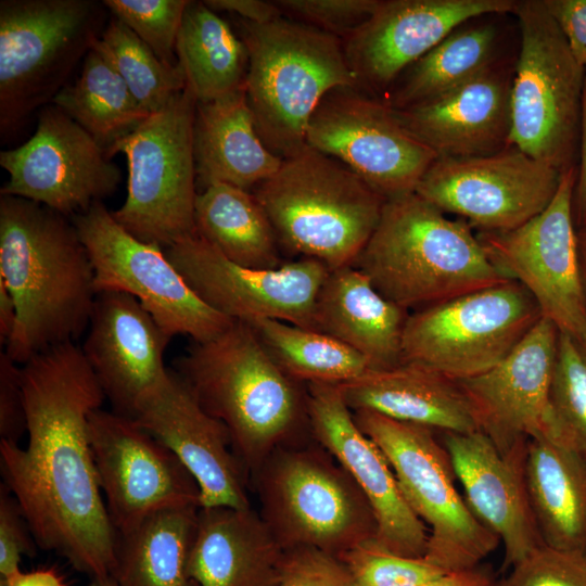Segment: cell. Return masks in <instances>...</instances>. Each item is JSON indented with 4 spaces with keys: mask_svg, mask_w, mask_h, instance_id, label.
<instances>
[{
    "mask_svg": "<svg viewBox=\"0 0 586 586\" xmlns=\"http://www.w3.org/2000/svg\"><path fill=\"white\" fill-rule=\"evenodd\" d=\"M27 443L0 440L4 485L37 546L92 578L111 575L117 533L99 486L89 418L105 395L81 347L52 346L22 365Z\"/></svg>",
    "mask_w": 586,
    "mask_h": 586,
    "instance_id": "obj_1",
    "label": "cell"
},
{
    "mask_svg": "<svg viewBox=\"0 0 586 586\" xmlns=\"http://www.w3.org/2000/svg\"><path fill=\"white\" fill-rule=\"evenodd\" d=\"M0 280L16 306L4 352L18 365L74 342L88 328L97 297L94 272L66 216L0 194Z\"/></svg>",
    "mask_w": 586,
    "mask_h": 586,
    "instance_id": "obj_2",
    "label": "cell"
},
{
    "mask_svg": "<svg viewBox=\"0 0 586 586\" xmlns=\"http://www.w3.org/2000/svg\"><path fill=\"white\" fill-rule=\"evenodd\" d=\"M175 371L201 406L229 431L251 475L278 448L311 438L306 385L286 375L245 322L193 341Z\"/></svg>",
    "mask_w": 586,
    "mask_h": 586,
    "instance_id": "obj_3",
    "label": "cell"
},
{
    "mask_svg": "<svg viewBox=\"0 0 586 586\" xmlns=\"http://www.w3.org/2000/svg\"><path fill=\"white\" fill-rule=\"evenodd\" d=\"M377 291L415 310L508 279L488 258L472 227L416 192L386 200L353 265Z\"/></svg>",
    "mask_w": 586,
    "mask_h": 586,
    "instance_id": "obj_4",
    "label": "cell"
},
{
    "mask_svg": "<svg viewBox=\"0 0 586 586\" xmlns=\"http://www.w3.org/2000/svg\"><path fill=\"white\" fill-rule=\"evenodd\" d=\"M253 194L280 247L329 270L355 264L386 201L342 162L308 144L284 158Z\"/></svg>",
    "mask_w": 586,
    "mask_h": 586,
    "instance_id": "obj_5",
    "label": "cell"
},
{
    "mask_svg": "<svg viewBox=\"0 0 586 586\" xmlns=\"http://www.w3.org/2000/svg\"><path fill=\"white\" fill-rule=\"evenodd\" d=\"M249 52L245 92L256 129L282 160L306 143L308 123L331 90L356 87L342 39L282 16L266 24L241 21Z\"/></svg>",
    "mask_w": 586,
    "mask_h": 586,
    "instance_id": "obj_6",
    "label": "cell"
},
{
    "mask_svg": "<svg viewBox=\"0 0 586 586\" xmlns=\"http://www.w3.org/2000/svg\"><path fill=\"white\" fill-rule=\"evenodd\" d=\"M250 479L259 514L284 550L307 546L339 557L375 540L366 496L314 437L278 448Z\"/></svg>",
    "mask_w": 586,
    "mask_h": 586,
    "instance_id": "obj_7",
    "label": "cell"
},
{
    "mask_svg": "<svg viewBox=\"0 0 586 586\" xmlns=\"http://www.w3.org/2000/svg\"><path fill=\"white\" fill-rule=\"evenodd\" d=\"M105 9L94 0L0 1L2 142L68 84L106 26Z\"/></svg>",
    "mask_w": 586,
    "mask_h": 586,
    "instance_id": "obj_8",
    "label": "cell"
},
{
    "mask_svg": "<svg viewBox=\"0 0 586 586\" xmlns=\"http://www.w3.org/2000/svg\"><path fill=\"white\" fill-rule=\"evenodd\" d=\"M512 15L519 44L510 144L564 174L577 165L585 68L544 0H517Z\"/></svg>",
    "mask_w": 586,
    "mask_h": 586,
    "instance_id": "obj_9",
    "label": "cell"
},
{
    "mask_svg": "<svg viewBox=\"0 0 586 586\" xmlns=\"http://www.w3.org/2000/svg\"><path fill=\"white\" fill-rule=\"evenodd\" d=\"M198 101L186 88L115 142L127 158V196L112 212L133 237L166 249L195 232L193 124Z\"/></svg>",
    "mask_w": 586,
    "mask_h": 586,
    "instance_id": "obj_10",
    "label": "cell"
},
{
    "mask_svg": "<svg viewBox=\"0 0 586 586\" xmlns=\"http://www.w3.org/2000/svg\"><path fill=\"white\" fill-rule=\"evenodd\" d=\"M353 415L386 457L406 501L425 524L424 557L445 572L475 569L500 542L459 494L450 458L434 430L371 410Z\"/></svg>",
    "mask_w": 586,
    "mask_h": 586,
    "instance_id": "obj_11",
    "label": "cell"
},
{
    "mask_svg": "<svg viewBox=\"0 0 586 586\" xmlns=\"http://www.w3.org/2000/svg\"><path fill=\"white\" fill-rule=\"evenodd\" d=\"M542 318L530 292L507 280L409 313L402 361L455 381L473 378L502 361Z\"/></svg>",
    "mask_w": 586,
    "mask_h": 586,
    "instance_id": "obj_12",
    "label": "cell"
},
{
    "mask_svg": "<svg viewBox=\"0 0 586 586\" xmlns=\"http://www.w3.org/2000/svg\"><path fill=\"white\" fill-rule=\"evenodd\" d=\"M94 272L97 294L133 296L169 336L209 340L234 320L204 303L167 258L164 249L129 233L102 202L72 217Z\"/></svg>",
    "mask_w": 586,
    "mask_h": 586,
    "instance_id": "obj_13",
    "label": "cell"
},
{
    "mask_svg": "<svg viewBox=\"0 0 586 586\" xmlns=\"http://www.w3.org/2000/svg\"><path fill=\"white\" fill-rule=\"evenodd\" d=\"M575 178L576 167L565 171L549 205L522 226L475 233L489 260L530 292L543 318L579 343L586 339V298L572 209Z\"/></svg>",
    "mask_w": 586,
    "mask_h": 586,
    "instance_id": "obj_14",
    "label": "cell"
},
{
    "mask_svg": "<svg viewBox=\"0 0 586 586\" xmlns=\"http://www.w3.org/2000/svg\"><path fill=\"white\" fill-rule=\"evenodd\" d=\"M306 143L342 162L385 200L415 192L437 160L384 100L356 87L324 95L308 123Z\"/></svg>",
    "mask_w": 586,
    "mask_h": 586,
    "instance_id": "obj_15",
    "label": "cell"
},
{
    "mask_svg": "<svg viewBox=\"0 0 586 586\" xmlns=\"http://www.w3.org/2000/svg\"><path fill=\"white\" fill-rule=\"evenodd\" d=\"M563 174L509 144L493 154L437 157L416 193L476 231H507L542 213Z\"/></svg>",
    "mask_w": 586,
    "mask_h": 586,
    "instance_id": "obj_16",
    "label": "cell"
},
{
    "mask_svg": "<svg viewBox=\"0 0 586 586\" xmlns=\"http://www.w3.org/2000/svg\"><path fill=\"white\" fill-rule=\"evenodd\" d=\"M0 165L9 174L0 194L66 217L111 196L122 181L106 150L54 104L38 111L35 132L26 142L0 152Z\"/></svg>",
    "mask_w": 586,
    "mask_h": 586,
    "instance_id": "obj_17",
    "label": "cell"
},
{
    "mask_svg": "<svg viewBox=\"0 0 586 586\" xmlns=\"http://www.w3.org/2000/svg\"><path fill=\"white\" fill-rule=\"evenodd\" d=\"M169 262L209 307L234 321L282 320L314 326V307L329 268L298 258L275 269L240 266L196 232L164 249Z\"/></svg>",
    "mask_w": 586,
    "mask_h": 586,
    "instance_id": "obj_18",
    "label": "cell"
},
{
    "mask_svg": "<svg viewBox=\"0 0 586 586\" xmlns=\"http://www.w3.org/2000/svg\"><path fill=\"white\" fill-rule=\"evenodd\" d=\"M89 438L99 486L117 535L167 508L199 506L200 488L180 460L133 418L97 409Z\"/></svg>",
    "mask_w": 586,
    "mask_h": 586,
    "instance_id": "obj_19",
    "label": "cell"
},
{
    "mask_svg": "<svg viewBox=\"0 0 586 586\" xmlns=\"http://www.w3.org/2000/svg\"><path fill=\"white\" fill-rule=\"evenodd\" d=\"M517 0H380L342 39L356 88L383 98L399 75L466 21L512 13Z\"/></svg>",
    "mask_w": 586,
    "mask_h": 586,
    "instance_id": "obj_20",
    "label": "cell"
},
{
    "mask_svg": "<svg viewBox=\"0 0 586 586\" xmlns=\"http://www.w3.org/2000/svg\"><path fill=\"white\" fill-rule=\"evenodd\" d=\"M559 331L542 318L498 365L458 381L479 431L502 454L530 440H555L550 385Z\"/></svg>",
    "mask_w": 586,
    "mask_h": 586,
    "instance_id": "obj_21",
    "label": "cell"
},
{
    "mask_svg": "<svg viewBox=\"0 0 586 586\" xmlns=\"http://www.w3.org/2000/svg\"><path fill=\"white\" fill-rule=\"evenodd\" d=\"M131 418L191 473L201 507H252L250 475L232 448L228 429L201 406L174 369L139 400Z\"/></svg>",
    "mask_w": 586,
    "mask_h": 586,
    "instance_id": "obj_22",
    "label": "cell"
},
{
    "mask_svg": "<svg viewBox=\"0 0 586 586\" xmlns=\"http://www.w3.org/2000/svg\"><path fill=\"white\" fill-rule=\"evenodd\" d=\"M314 440L348 472L370 504L375 543L397 555L424 557L429 531L406 501L382 450L354 419L337 384H306Z\"/></svg>",
    "mask_w": 586,
    "mask_h": 586,
    "instance_id": "obj_23",
    "label": "cell"
},
{
    "mask_svg": "<svg viewBox=\"0 0 586 586\" xmlns=\"http://www.w3.org/2000/svg\"><path fill=\"white\" fill-rule=\"evenodd\" d=\"M170 340L133 296L97 294L81 349L114 411L132 417L139 400L165 378Z\"/></svg>",
    "mask_w": 586,
    "mask_h": 586,
    "instance_id": "obj_24",
    "label": "cell"
},
{
    "mask_svg": "<svg viewBox=\"0 0 586 586\" xmlns=\"http://www.w3.org/2000/svg\"><path fill=\"white\" fill-rule=\"evenodd\" d=\"M526 444L502 454L481 431L443 433L469 508L504 545L505 568L544 545L525 484Z\"/></svg>",
    "mask_w": 586,
    "mask_h": 586,
    "instance_id": "obj_25",
    "label": "cell"
},
{
    "mask_svg": "<svg viewBox=\"0 0 586 586\" xmlns=\"http://www.w3.org/2000/svg\"><path fill=\"white\" fill-rule=\"evenodd\" d=\"M515 60L432 100L392 110L399 123L437 157H473L501 151L510 144Z\"/></svg>",
    "mask_w": 586,
    "mask_h": 586,
    "instance_id": "obj_26",
    "label": "cell"
},
{
    "mask_svg": "<svg viewBox=\"0 0 586 586\" xmlns=\"http://www.w3.org/2000/svg\"><path fill=\"white\" fill-rule=\"evenodd\" d=\"M283 556L252 507H201L188 574L198 586H276Z\"/></svg>",
    "mask_w": 586,
    "mask_h": 586,
    "instance_id": "obj_27",
    "label": "cell"
},
{
    "mask_svg": "<svg viewBox=\"0 0 586 586\" xmlns=\"http://www.w3.org/2000/svg\"><path fill=\"white\" fill-rule=\"evenodd\" d=\"M409 311L381 295L355 266L330 270L317 294L313 330L366 358L370 370L402 364Z\"/></svg>",
    "mask_w": 586,
    "mask_h": 586,
    "instance_id": "obj_28",
    "label": "cell"
},
{
    "mask_svg": "<svg viewBox=\"0 0 586 586\" xmlns=\"http://www.w3.org/2000/svg\"><path fill=\"white\" fill-rule=\"evenodd\" d=\"M337 385L352 411L371 410L442 433L479 431L458 381L423 366L402 362L369 369Z\"/></svg>",
    "mask_w": 586,
    "mask_h": 586,
    "instance_id": "obj_29",
    "label": "cell"
},
{
    "mask_svg": "<svg viewBox=\"0 0 586 586\" xmlns=\"http://www.w3.org/2000/svg\"><path fill=\"white\" fill-rule=\"evenodd\" d=\"M512 13H491L457 26L437 46L406 68L384 100L393 110L432 100L517 56L511 43ZM515 20V18H514Z\"/></svg>",
    "mask_w": 586,
    "mask_h": 586,
    "instance_id": "obj_30",
    "label": "cell"
},
{
    "mask_svg": "<svg viewBox=\"0 0 586 586\" xmlns=\"http://www.w3.org/2000/svg\"><path fill=\"white\" fill-rule=\"evenodd\" d=\"M196 184L221 182L256 188L281 166L260 138L245 87L221 98L198 102L193 124Z\"/></svg>",
    "mask_w": 586,
    "mask_h": 586,
    "instance_id": "obj_31",
    "label": "cell"
},
{
    "mask_svg": "<svg viewBox=\"0 0 586 586\" xmlns=\"http://www.w3.org/2000/svg\"><path fill=\"white\" fill-rule=\"evenodd\" d=\"M524 477L544 544L586 555V458L553 440L533 438Z\"/></svg>",
    "mask_w": 586,
    "mask_h": 586,
    "instance_id": "obj_32",
    "label": "cell"
},
{
    "mask_svg": "<svg viewBox=\"0 0 586 586\" xmlns=\"http://www.w3.org/2000/svg\"><path fill=\"white\" fill-rule=\"evenodd\" d=\"M199 506L160 510L117 535L111 576L118 586H198L188 574Z\"/></svg>",
    "mask_w": 586,
    "mask_h": 586,
    "instance_id": "obj_33",
    "label": "cell"
},
{
    "mask_svg": "<svg viewBox=\"0 0 586 586\" xmlns=\"http://www.w3.org/2000/svg\"><path fill=\"white\" fill-rule=\"evenodd\" d=\"M193 219L195 232L240 266L275 269L283 264L271 221L247 190L221 182L200 190Z\"/></svg>",
    "mask_w": 586,
    "mask_h": 586,
    "instance_id": "obj_34",
    "label": "cell"
},
{
    "mask_svg": "<svg viewBox=\"0 0 586 586\" xmlns=\"http://www.w3.org/2000/svg\"><path fill=\"white\" fill-rule=\"evenodd\" d=\"M187 88L207 102L245 87L249 52L245 42L204 1H190L176 43Z\"/></svg>",
    "mask_w": 586,
    "mask_h": 586,
    "instance_id": "obj_35",
    "label": "cell"
},
{
    "mask_svg": "<svg viewBox=\"0 0 586 586\" xmlns=\"http://www.w3.org/2000/svg\"><path fill=\"white\" fill-rule=\"evenodd\" d=\"M51 104L79 124L106 152L150 115L93 47L82 61L79 76L67 84Z\"/></svg>",
    "mask_w": 586,
    "mask_h": 586,
    "instance_id": "obj_36",
    "label": "cell"
},
{
    "mask_svg": "<svg viewBox=\"0 0 586 586\" xmlns=\"http://www.w3.org/2000/svg\"><path fill=\"white\" fill-rule=\"evenodd\" d=\"M247 324L280 369L304 385L342 384L369 370L365 357L324 333L277 319Z\"/></svg>",
    "mask_w": 586,
    "mask_h": 586,
    "instance_id": "obj_37",
    "label": "cell"
},
{
    "mask_svg": "<svg viewBox=\"0 0 586 586\" xmlns=\"http://www.w3.org/2000/svg\"><path fill=\"white\" fill-rule=\"evenodd\" d=\"M93 48L124 79L139 105L152 114L187 88L179 65L171 66L124 23L111 18Z\"/></svg>",
    "mask_w": 586,
    "mask_h": 586,
    "instance_id": "obj_38",
    "label": "cell"
},
{
    "mask_svg": "<svg viewBox=\"0 0 586 586\" xmlns=\"http://www.w3.org/2000/svg\"><path fill=\"white\" fill-rule=\"evenodd\" d=\"M549 399L553 441L586 458V361L576 342L560 332Z\"/></svg>",
    "mask_w": 586,
    "mask_h": 586,
    "instance_id": "obj_39",
    "label": "cell"
},
{
    "mask_svg": "<svg viewBox=\"0 0 586 586\" xmlns=\"http://www.w3.org/2000/svg\"><path fill=\"white\" fill-rule=\"evenodd\" d=\"M113 17L130 28L167 65H178L176 43L189 0H104Z\"/></svg>",
    "mask_w": 586,
    "mask_h": 586,
    "instance_id": "obj_40",
    "label": "cell"
},
{
    "mask_svg": "<svg viewBox=\"0 0 586 586\" xmlns=\"http://www.w3.org/2000/svg\"><path fill=\"white\" fill-rule=\"evenodd\" d=\"M337 558L357 586H421L448 573L425 557L397 555L374 540L360 544Z\"/></svg>",
    "mask_w": 586,
    "mask_h": 586,
    "instance_id": "obj_41",
    "label": "cell"
},
{
    "mask_svg": "<svg viewBox=\"0 0 586 586\" xmlns=\"http://www.w3.org/2000/svg\"><path fill=\"white\" fill-rule=\"evenodd\" d=\"M493 586H586V555L542 545Z\"/></svg>",
    "mask_w": 586,
    "mask_h": 586,
    "instance_id": "obj_42",
    "label": "cell"
},
{
    "mask_svg": "<svg viewBox=\"0 0 586 586\" xmlns=\"http://www.w3.org/2000/svg\"><path fill=\"white\" fill-rule=\"evenodd\" d=\"M283 16L344 39L375 11L380 0H276Z\"/></svg>",
    "mask_w": 586,
    "mask_h": 586,
    "instance_id": "obj_43",
    "label": "cell"
},
{
    "mask_svg": "<svg viewBox=\"0 0 586 586\" xmlns=\"http://www.w3.org/2000/svg\"><path fill=\"white\" fill-rule=\"evenodd\" d=\"M276 586H357L346 565L334 555L307 546L284 550Z\"/></svg>",
    "mask_w": 586,
    "mask_h": 586,
    "instance_id": "obj_44",
    "label": "cell"
},
{
    "mask_svg": "<svg viewBox=\"0 0 586 586\" xmlns=\"http://www.w3.org/2000/svg\"><path fill=\"white\" fill-rule=\"evenodd\" d=\"M36 540L17 500L0 485V583L14 576L23 556L35 553Z\"/></svg>",
    "mask_w": 586,
    "mask_h": 586,
    "instance_id": "obj_45",
    "label": "cell"
},
{
    "mask_svg": "<svg viewBox=\"0 0 586 586\" xmlns=\"http://www.w3.org/2000/svg\"><path fill=\"white\" fill-rule=\"evenodd\" d=\"M26 433L22 367L5 352L0 354V440L20 444Z\"/></svg>",
    "mask_w": 586,
    "mask_h": 586,
    "instance_id": "obj_46",
    "label": "cell"
},
{
    "mask_svg": "<svg viewBox=\"0 0 586 586\" xmlns=\"http://www.w3.org/2000/svg\"><path fill=\"white\" fill-rule=\"evenodd\" d=\"M576 62L586 68V0H544Z\"/></svg>",
    "mask_w": 586,
    "mask_h": 586,
    "instance_id": "obj_47",
    "label": "cell"
},
{
    "mask_svg": "<svg viewBox=\"0 0 586 586\" xmlns=\"http://www.w3.org/2000/svg\"><path fill=\"white\" fill-rule=\"evenodd\" d=\"M204 3L216 12L233 13L255 24H266L283 16L275 1L263 0H205Z\"/></svg>",
    "mask_w": 586,
    "mask_h": 586,
    "instance_id": "obj_48",
    "label": "cell"
},
{
    "mask_svg": "<svg viewBox=\"0 0 586 586\" xmlns=\"http://www.w3.org/2000/svg\"><path fill=\"white\" fill-rule=\"evenodd\" d=\"M573 218L576 230L586 229V68L582 103L576 178L572 196Z\"/></svg>",
    "mask_w": 586,
    "mask_h": 586,
    "instance_id": "obj_49",
    "label": "cell"
},
{
    "mask_svg": "<svg viewBox=\"0 0 586 586\" xmlns=\"http://www.w3.org/2000/svg\"><path fill=\"white\" fill-rule=\"evenodd\" d=\"M488 574L475 569L460 572H448L421 586H493Z\"/></svg>",
    "mask_w": 586,
    "mask_h": 586,
    "instance_id": "obj_50",
    "label": "cell"
},
{
    "mask_svg": "<svg viewBox=\"0 0 586 586\" xmlns=\"http://www.w3.org/2000/svg\"><path fill=\"white\" fill-rule=\"evenodd\" d=\"M0 586H66L63 578L51 569L18 572Z\"/></svg>",
    "mask_w": 586,
    "mask_h": 586,
    "instance_id": "obj_51",
    "label": "cell"
},
{
    "mask_svg": "<svg viewBox=\"0 0 586 586\" xmlns=\"http://www.w3.org/2000/svg\"><path fill=\"white\" fill-rule=\"evenodd\" d=\"M16 322L15 302L2 280H0V342L7 345Z\"/></svg>",
    "mask_w": 586,
    "mask_h": 586,
    "instance_id": "obj_52",
    "label": "cell"
},
{
    "mask_svg": "<svg viewBox=\"0 0 586 586\" xmlns=\"http://www.w3.org/2000/svg\"><path fill=\"white\" fill-rule=\"evenodd\" d=\"M577 246L582 284L586 298V229L577 231Z\"/></svg>",
    "mask_w": 586,
    "mask_h": 586,
    "instance_id": "obj_53",
    "label": "cell"
},
{
    "mask_svg": "<svg viewBox=\"0 0 586 586\" xmlns=\"http://www.w3.org/2000/svg\"><path fill=\"white\" fill-rule=\"evenodd\" d=\"M91 586H118V585L111 575H107V576L92 578Z\"/></svg>",
    "mask_w": 586,
    "mask_h": 586,
    "instance_id": "obj_54",
    "label": "cell"
},
{
    "mask_svg": "<svg viewBox=\"0 0 586 586\" xmlns=\"http://www.w3.org/2000/svg\"><path fill=\"white\" fill-rule=\"evenodd\" d=\"M576 344L578 346V349H579L583 358L586 361V339L584 341L579 342V343L576 342Z\"/></svg>",
    "mask_w": 586,
    "mask_h": 586,
    "instance_id": "obj_55",
    "label": "cell"
}]
</instances>
